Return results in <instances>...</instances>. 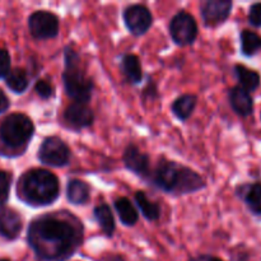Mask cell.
<instances>
[{"label": "cell", "instance_id": "17", "mask_svg": "<svg viewBox=\"0 0 261 261\" xmlns=\"http://www.w3.org/2000/svg\"><path fill=\"white\" fill-rule=\"evenodd\" d=\"M121 70L127 81L133 84H139L143 81V69L139 58L134 54H126L121 59Z\"/></svg>", "mask_w": 261, "mask_h": 261}, {"label": "cell", "instance_id": "24", "mask_svg": "<svg viewBox=\"0 0 261 261\" xmlns=\"http://www.w3.org/2000/svg\"><path fill=\"white\" fill-rule=\"evenodd\" d=\"M5 83H7L8 88L10 91L17 94H20L28 88L30 79H28V75L24 69L15 68L10 70V73L8 74V76L5 78Z\"/></svg>", "mask_w": 261, "mask_h": 261}, {"label": "cell", "instance_id": "33", "mask_svg": "<svg viewBox=\"0 0 261 261\" xmlns=\"http://www.w3.org/2000/svg\"><path fill=\"white\" fill-rule=\"evenodd\" d=\"M260 117H261V114H260Z\"/></svg>", "mask_w": 261, "mask_h": 261}, {"label": "cell", "instance_id": "10", "mask_svg": "<svg viewBox=\"0 0 261 261\" xmlns=\"http://www.w3.org/2000/svg\"><path fill=\"white\" fill-rule=\"evenodd\" d=\"M233 4L231 0H208L201 5V18L206 27H217L227 20Z\"/></svg>", "mask_w": 261, "mask_h": 261}, {"label": "cell", "instance_id": "1", "mask_svg": "<svg viewBox=\"0 0 261 261\" xmlns=\"http://www.w3.org/2000/svg\"><path fill=\"white\" fill-rule=\"evenodd\" d=\"M27 240L41 261H66L82 242V227L66 217L45 214L31 222Z\"/></svg>", "mask_w": 261, "mask_h": 261}, {"label": "cell", "instance_id": "26", "mask_svg": "<svg viewBox=\"0 0 261 261\" xmlns=\"http://www.w3.org/2000/svg\"><path fill=\"white\" fill-rule=\"evenodd\" d=\"M35 92L42 99H48L55 93V88H54V86L50 82L45 81V79H40V81L36 82Z\"/></svg>", "mask_w": 261, "mask_h": 261}, {"label": "cell", "instance_id": "22", "mask_svg": "<svg viewBox=\"0 0 261 261\" xmlns=\"http://www.w3.org/2000/svg\"><path fill=\"white\" fill-rule=\"evenodd\" d=\"M242 55L251 58L261 51V36L250 30H244L240 35Z\"/></svg>", "mask_w": 261, "mask_h": 261}, {"label": "cell", "instance_id": "16", "mask_svg": "<svg viewBox=\"0 0 261 261\" xmlns=\"http://www.w3.org/2000/svg\"><path fill=\"white\" fill-rule=\"evenodd\" d=\"M89 186L84 181L73 178L66 186V198L74 205H83L89 200Z\"/></svg>", "mask_w": 261, "mask_h": 261}, {"label": "cell", "instance_id": "4", "mask_svg": "<svg viewBox=\"0 0 261 261\" xmlns=\"http://www.w3.org/2000/svg\"><path fill=\"white\" fill-rule=\"evenodd\" d=\"M66 94L79 103H88L94 83L82 69L81 58L71 47H65V70L63 73Z\"/></svg>", "mask_w": 261, "mask_h": 261}, {"label": "cell", "instance_id": "29", "mask_svg": "<svg viewBox=\"0 0 261 261\" xmlns=\"http://www.w3.org/2000/svg\"><path fill=\"white\" fill-rule=\"evenodd\" d=\"M9 107H10L9 98H8V96L5 94V92L3 91V89H0V114L7 112Z\"/></svg>", "mask_w": 261, "mask_h": 261}, {"label": "cell", "instance_id": "21", "mask_svg": "<svg viewBox=\"0 0 261 261\" xmlns=\"http://www.w3.org/2000/svg\"><path fill=\"white\" fill-rule=\"evenodd\" d=\"M115 209H116L117 214H119L120 221H121L122 224H125V226H134L138 222V219H139L137 209L134 208L132 201L127 198L116 199V200H115Z\"/></svg>", "mask_w": 261, "mask_h": 261}, {"label": "cell", "instance_id": "11", "mask_svg": "<svg viewBox=\"0 0 261 261\" xmlns=\"http://www.w3.org/2000/svg\"><path fill=\"white\" fill-rule=\"evenodd\" d=\"M122 161H124L125 167L132 171L135 175L145 178L150 176V161L149 155L142 153L139 148L134 144H129L122 154Z\"/></svg>", "mask_w": 261, "mask_h": 261}, {"label": "cell", "instance_id": "27", "mask_svg": "<svg viewBox=\"0 0 261 261\" xmlns=\"http://www.w3.org/2000/svg\"><path fill=\"white\" fill-rule=\"evenodd\" d=\"M10 73V55L5 48H0V79L7 78Z\"/></svg>", "mask_w": 261, "mask_h": 261}, {"label": "cell", "instance_id": "20", "mask_svg": "<svg viewBox=\"0 0 261 261\" xmlns=\"http://www.w3.org/2000/svg\"><path fill=\"white\" fill-rule=\"evenodd\" d=\"M93 216L94 219L97 221V223L99 224L101 229L103 231V233L106 234L107 237L114 236L115 218L110 206L107 205V204H99L98 206L94 208Z\"/></svg>", "mask_w": 261, "mask_h": 261}, {"label": "cell", "instance_id": "7", "mask_svg": "<svg viewBox=\"0 0 261 261\" xmlns=\"http://www.w3.org/2000/svg\"><path fill=\"white\" fill-rule=\"evenodd\" d=\"M170 35L173 42L178 46H189L194 43L198 36V23L188 12H178L170 22Z\"/></svg>", "mask_w": 261, "mask_h": 261}, {"label": "cell", "instance_id": "5", "mask_svg": "<svg viewBox=\"0 0 261 261\" xmlns=\"http://www.w3.org/2000/svg\"><path fill=\"white\" fill-rule=\"evenodd\" d=\"M33 134L35 125L24 114H12L0 122V140L10 149H19L27 145Z\"/></svg>", "mask_w": 261, "mask_h": 261}, {"label": "cell", "instance_id": "2", "mask_svg": "<svg viewBox=\"0 0 261 261\" xmlns=\"http://www.w3.org/2000/svg\"><path fill=\"white\" fill-rule=\"evenodd\" d=\"M153 185L166 193L184 195L205 188V181L198 172L180 163L162 161L152 175Z\"/></svg>", "mask_w": 261, "mask_h": 261}, {"label": "cell", "instance_id": "6", "mask_svg": "<svg viewBox=\"0 0 261 261\" xmlns=\"http://www.w3.org/2000/svg\"><path fill=\"white\" fill-rule=\"evenodd\" d=\"M38 160L41 163L51 167H64L70 161V149L63 139L48 137L38 149Z\"/></svg>", "mask_w": 261, "mask_h": 261}, {"label": "cell", "instance_id": "19", "mask_svg": "<svg viewBox=\"0 0 261 261\" xmlns=\"http://www.w3.org/2000/svg\"><path fill=\"white\" fill-rule=\"evenodd\" d=\"M241 196L247 208L256 216H261V184L255 182L242 186Z\"/></svg>", "mask_w": 261, "mask_h": 261}, {"label": "cell", "instance_id": "15", "mask_svg": "<svg viewBox=\"0 0 261 261\" xmlns=\"http://www.w3.org/2000/svg\"><path fill=\"white\" fill-rule=\"evenodd\" d=\"M234 75H236L237 81H239L240 87L246 89L247 92H255L260 87L261 76L257 71L252 70V69L247 68V66L237 64L233 69Z\"/></svg>", "mask_w": 261, "mask_h": 261}, {"label": "cell", "instance_id": "31", "mask_svg": "<svg viewBox=\"0 0 261 261\" xmlns=\"http://www.w3.org/2000/svg\"><path fill=\"white\" fill-rule=\"evenodd\" d=\"M103 261H125L121 255H110V256L105 257Z\"/></svg>", "mask_w": 261, "mask_h": 261}, {"label": "cell", "instance_id": "25", "mask_svg": "<svg viewBox=\"0 0 261 261\" xmlns=\"http://www.w3.org/2000/svg\"><path fill=\"white\" fill-rule=\"evenodd\" d=\"M12 176L7 171L0 170V205H4L9 198Z\"/></svg>", "mask_w": 261, "mask_h": 261}, {"label": "cell", "instance_id": "32", "mask_svg": "<svg viewBox=\"0 0 261 261\" xmlns=\"http://www.w3.org/2000/svg\"><path fill=\"white\" fill-rule=\"evenodd\" d=\"M0 261H10L9 259H0Z\"/></svg>", "mask_w": 261, "mask_h": 261}, {"label": "cell", "instance_id": "9", "mask_svg": "<svg viewBox=\"0 0 261 261\" xmlns=\"http://www.w3.org/2000/svg\"><path fill=\"white\" fill-rule=\"evenodd\" d=\"M124 23L129 32L134 36H143L148 32L153 23V15L147 7L140 4L129 5L124 10Z\"/></svg>", "mask_w": 261, "mask_h": 261}, {"label": "cell", "instance_id": "18", "mask_svg": "<svg viewBox=\"0 0 261 261\" xmlns=\"http://www.w3.org/2000/svg\"><path fill=\"white\" fill-rule=\"evenodd\" d=\"M196 102H198V98L194 94H182L173 101L171 109H172L173 115L178 120L186 121L193 115L196 107Z\"/></svg>", "mask_w": 261, "mask_h": 261}, {"label": "cell", "instance_id": "12", "mask_svg": "<svg viewBox=\"0 0 261 261\" xmlns=\"http://www.w3.org/2000/svg\"><path fill=\"white\" fill-rule=\"evenodd\" d=\"M64 120L70 127L81 130L93 124L94 114L87 103L73 102L66 107L65 112H64Z\"/></svg>", "mask_w": 261, "mask_h": 261}, {"label": "cell", "instance_id": "30", "mask_svg": "<svg viewBox=\"0 0 261 261\" xmlns=\"http://www.w3.org/2000/svg\"><path fill=\"white\" fill-rule=\"evenodd\" d=\"M189 261H223V260L219 259V257L212 256V255H199V256L191 257Z\"/></svg>", "mask_w": 261, "mask_h": 261}, {"label": "cell", "instance_id": "3", "mask_svg": "<svg viewBox=\"0 0 261 261\" xmlns=\"http://www.w3.org/2000/svg\"><path fill=\"white\" fill-rule=\"evenodd\" d=\"M18 193L20 199L28 205L46 206L59 198L60 184L53 172L35 168L20 177Z\"/></svg>", "mask_w": 261, "mask_h": 261}, {"label": "cell", "instance_id": "23", "mask_svg": "<svg viewBox=\"0 0 261 261\" xmlns=\"http://www.w3.org/2000/svg\"><path fill=\"white\" fill-rule=\"evenodd\" d=\"M135 203L138 204L139 209L142 211V214L144 216L145 219L150 222H154L157 219H160L161 217V208L158 204L153 203L152 200L148 199V196L145 195V193L143 191H138L135 194Z\"/></svg>", "mask_w": 261, "mask_h": 261}, {"label": "cell", "instance_id": "14", "mask_svg": "<svg viewBox=\"0 0 261 261\" xmlns=\"http://www.w3.org/2000/svg\"><path fill=\"white\" fill-rule=\"evenodd\" d=\"M228 98L232 110L239 116L247 117L252 115V112H254V99H252L251 93L247 92L246 89L240 86L233 87V88L229 89Z\"/></svg>", "mask_w": 261, "mask_h": 261}, {"label": "cell", "instance_id": "8", "mask_svg": "<svg viewBox=\"0 0 261 261\" xmlns=\"http://www.w3.org/2000/svg\"><path fill=\"white\" fill-rule=\"evenodd\" d=\"M31 35L37 40H50L59 35V18L54 13L37 10L28 18Z\"/></svg>", "mask_w": 261, "mask_h": 261}, {"label": "cell", "instance_id": "13", "mask_svg": "<svg viewBox=\"0 0 261 261\" xmlns=\"http://www.w3.org/2000/svg\"><path fill=\"white\" fill-rule=\"evenodd\" d=\"M23 222L17 211L8 206L0 208V236L5 240L17 239L22 231Z\"/></svg>", "mask_w": 261, "mask_h": 261}, {"label": "cell", "instance_id": "28", "mask_svg": "<svg viewBox=\"0 0 261 261\" xmlns=\"http://www.w3.org/2000/svg\"><path fill=\"white\" fill-rule=\"evenodd\" d=\"M249 22L252 27H261V3H255L250 7Z\"/></svg>", "mask_w": 261, "mask_h": 261}]
</instances>
